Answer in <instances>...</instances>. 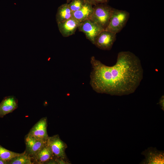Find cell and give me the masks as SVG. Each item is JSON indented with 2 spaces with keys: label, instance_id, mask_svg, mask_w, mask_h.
I'll return each mask as SVG.
<instances>
[{
  "label": "cell",
  "instance_id": "cell-15",
  "mask_svg": "<svg viewBox=\"0 0 164 164\" xmlns=\"http://www.w3.org/2000/svg\"><path fill=\"white\" fill-rule=\"evenodd\" d=\"M8 164H33L32 158L28 155L24 151L18 156L8 161Z\"/></svg>",
  "mask_w": 164,
  "mask_h": 164
},
{
  "label": "cell",
  "instance_id": "cell-16",
  "mask_svg": "<svg viewBox=\"0 0 164 164\" xmlns=\"http://www.w3.org/2000/svg\"><path fill=\"white\" fill-rule=\"evenodd\" d=\"M21 154L8 150L0 145V159L2 160L8 161Z\"/></svg>",
  "mask_w": 164,
  "mask_h": 164
},
{
  "label": "cell",
  "instance_id": "cell-6",
  "mask_svg": "<svg viewBox=\"0 0 164 164\" xmlns=\"http://www.w3.org/2000/svg\"><path fill=\"white\" fill-rule=\"evenodd\" d=\"M116 39V33L102 30L96 38L94 45L100 49L110 50Z\"/></svg>",
  "mask_w": 164,
  "mask_h": 164
},
{
  "label": "cell",
  "instance_id": "cell-7",
  "mask_svg": "<svg viewBox=\"0 0 164 164\" xmlns=\"http://www.w3.org/2000/svg\"><path fill=\"white\" fill-rule=\"evenodd\" d=\"M25 153L32 158L46 144V142L37 139L28 133L25 136Z\"/></svg>",
  "mask_w": 164,
  "mask_h": 164
},
{
  "label": "cell",
  "instance_id": "cell-18",
  "mask_svg": "<svg viewBox=\"0 0 164 164\" xmlns=\"http://www.w3.org/2000/svg\"><path fill=\"white\" fill-rule=\"evenodd\" d=\"M85 2L94 5L101 3H108L109 0H84Z\"/></svg>",
  "mask_w": 164,
  "mask_h": 164
},
{
  "label": "cell",
  "instance_id": "cell-17",
  "mask_svg": "<svg viewBox=\"0 0 164 164\" xmlns=\"http://www.w3.org/2000/svg\"><path fill=\"white\" fill-rule=\"evenodd\" d=\"M85 2L84 0H72L68 4L71 11L73 12L80 9Z\"/></svg>",
  "mask_w": 164,
  "mask_h": 164
},
{
  "label": "cell",
  "instance_id": "cell-8",
  "mask_svg": "<svg viewBox=\"0 0 164 164\" xmlns=\"http://www.w3.org/2000/svg\"><path fill=\"white\" fill-rule=\"evenodd\" d=\"M141 154L145 157V159L141 162V164H164L163 151H160L156 148L151 147L143 151Z\"/></svg>",
  "mask_w": 164,
  "mask_h": 164
},
{
  "label": "cell",
  "instance_id": "cell-3",
  "mask_svg": "<svg viewBox=\"0 0 164 164\" xmlns=\"http://www.w3.org/2000/svg\"><path fill=\"white\" fill-rule=\"evenodd\" d=\"M129 16L128 11L114 8L108 24L104 30L116 34L119 32L125 26Z\"/></svg>",
  "mask_w": 164,
  "mask_h": 164
},
{
  "label": "cell",
  "instance_id": "cell-20",
  "mask_svg": "<svg viewBox=\"0 0 164 164\" xmlns=\"http://www.w3.org/2000/svg\"><path fill=\"white\" fill-rule=\"evenodd\" d=\"M0 164H8V162L0 159Z\"/></svg>",
  "mask_w": 164,
  "mask_h": 164
},
{
  "label": "cell",
  "instance_id": "cell-19",
  "mask_svg": "<svg viewBox=\"0 0 164 164\" xmlns=\"http://www.w3.org/2000/svg\"><path fill=\"white\" fill-rule=\"evenodd\" d=\"M164 96L162 95L161 97L159 103V104L161 107V109L164 111Z\"/></svg>",
  "mask_w": 164,
  "mask_h": 164
},
{
  "label": "cell",
  "instance_id": "cell-12",
  "mask_svg": "<svg viewBox=\"0 0 164 164\" xmlns=\"http://www.w3.org/2000/svg\"><path fill=\"white\" fill-rule=\"evenodd\" d=\"M55 157L49 146L46 145L32 158L34 163L45 164Z\"/></svg>",
  "mask_w": 164,
  "mask_h": 164
},
{
  "label": "cell",
  "instance_id": "cell-5",
  "mask_svg": "<svg viewBox=\"0 0 164 164\" xmlns=\"http://www.w3.org/2000/svg\"><path fill=\"white\" fill-rule=\"evenodd\" d=\"M78 29L79 31L84 33L87 39L93 44L97 36L104 30L90 19L80 22Z\"/></svg>",
  "mask_w": 164,
  "mask_h": 164
},
{
  "label": "cell",
  "instance_id": "cell-1",
  "mask_svg": "<svg viewBox=\"0 0 164 164\" xmlns=\"http://www.w3.org/2000/svg\"><path fill=\"white\" fill-rule=\"evenodd\" d=\"M90 84L97 93L121 96L134 93L143 78L141 61L129 51L118 53L115 64L107 66L94 56L91 58Z\"/></svg>",
  "mask_w": 164,
  "mask_h": 164
},
{
  "label": "cell",
  "instance_id": "cell-10",
  "mask_svg": "<svg viewBox=\"0 0 164 164\" xmlns=\"http://www.w3.org/2000/svg\"><path fill=\"white\" fill-rule=\"evenodd\" d=\"M80 23L72 17L57 24L59 30L62 36L67 37L75 33Z\"/></svg>",
  "mask_w": 164,
  "mask_h": 164
},
{
  "label": "cell",
  "instance_id": "cell-11",
  "mask_svg": "<svg viewBox=\"0 0 164 164\" xmlns=\"http://www.w3.org/2000/svg\"><path fill=\"white\" fill-rule=\"evenodd\" d=\"M18 107L17 99L13 96L4 97L0 103V117L12 112Z\"/></svg>",
  "mask_w": 164,
  "mask_h": 164
},
{
  "label": "cell",
  "instance_id": "cell-21",
  "mask_svg": "<svg viewBox=\"0 0 164 164\" xmlns=\"http://www.w3.org/2000/svg\"><path fill=\"white\" fill-rule=\"evenodd\" d=\"M67 0V3L68 4L72 0Z\"/></svg>",
  "mask_w": 164,
  "mask_h": 164
},
{
  "label": "cell",
  "instance_id": "cell-13",
  "mask_svg": "<svg viewBox=\"0 0 164 164\" xmlns=\"http://www.w3.org/2000/svg\"><path fill=\"white\" fill-rule=\"evenodd\" d=\"M93 12V5L87 2L79 10L73 12L72 17L80 23L90 19Z\"/></svg>",
  "mask_w": 164,
  "mask_h": 164
},
{
  "label": "cell",
  "instance_id": "cell-14",
  "mask_svg": "<svg viewBox=\"0 0 164 164\" xmlns=\"http://www.w3.org/2000/svg\"><path fill=\"white\" fill-rule=\"evenodd\" d=\"M73 12L68 3L62 4L58 8L56 16L57 23L63 22L72 17Z\"/></svg>",
  "mask_w": 164,
  "mask_h": 164
},
{
  "label": "cell",
  "instance_id": "cell-2",
  "mask_svg": "<svg viewBox=\"0 0 164 164\" xmlns=\"http://www.w3.org/2000/svg\"><path fill=\"white\" fill-rule=\"evenodd\" d=\"M114 8L107 3H101L93 6L90 19L104 29L108 26Z\"/></svg>",
  "mask_w": 164,
  "mask_h": 164
},
{
  "label": "cell",
  "instance_id": "cell-9",
  "mask_svg": "<svg viewBox=\"0 0 164 164\" xmlns=\"http://www.w3.org/2000/svg\"><path fill=\"white\" fill-rule=\"evenodd\" d=\"M46 117L40 119L31 128L28 134L37 139L46 142L49 137L47 130Z\"/></svg>",
  "mask_w": 164,
  "mask_h": 164
},
{
  "label": "cell",
  "instance_id": "cell-4",
  "mask_svg": "<svg viewBox=\"0 0 164 164\" xmlns=\"http://www.w3.org/2000/svg\"><path fill=\"white\" fill-rule=\"evenodd\" d=\"M46 144L51 149L55 158L68 161L65 152L67 145L61 140L58 135L49 136Z\"/></svg>",
  "mask_w": 164,
  "mask_h": 164
}]
</instances>
